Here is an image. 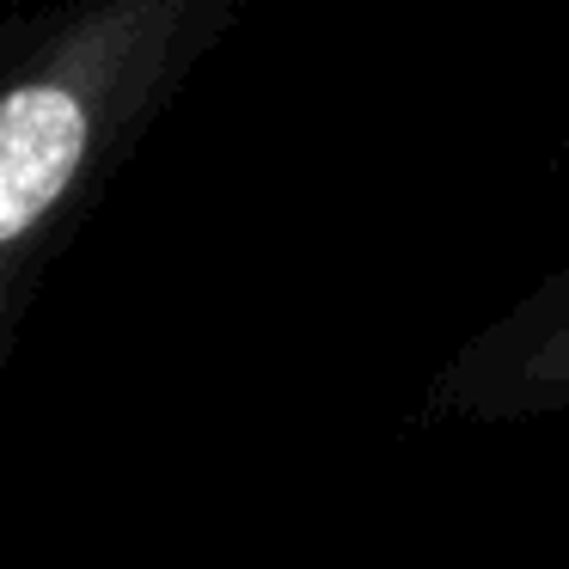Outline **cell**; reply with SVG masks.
<instances>
[{"instance_id": "1", "label": "cell", "mask_w": 569, "mask_h": 569, "mask_svg": "<svg viewBox=\"0 0 569 569\" xmlns=\"http://www.w3.org/2000/svg\"><path fill=\"white\" fill-rule=\"evenodd\" d=\"M239 0H87L0 80V337L43 246Z\"/></svg>"}, {"instance_id": "2", "label": "cell", "mask_w": 569, "mask_h": 569, "mask_svg": "<svg viewBox=\"0 0 569 569\" xmlns=\"http://www.w3.org/2000/svg\"><path fill=\"white\" fill-rule=\"evenodd\" d=\"M569 417V258L435 368L422 422L515 429Z\"/></svg>"}]
</instances>
